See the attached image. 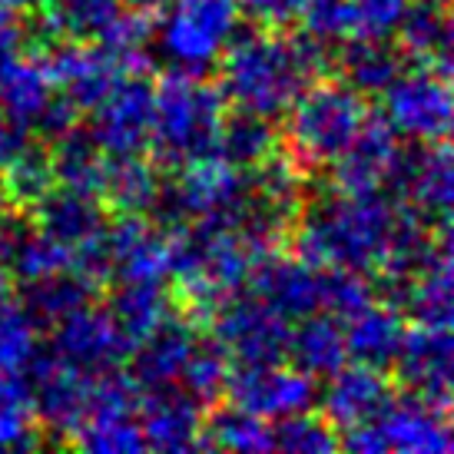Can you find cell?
I'll use <instances>...</instances> for the list:
<instances>
[{
    "instance_id": "6da1fadb",
    "label": "cell",
    "mask_w": 454,
    "mask_h": 454,
    "mask_svg": "<svg viewBox=\"0 0 454 454\" xmlns=\"http://www.w3.org/2000/svg\"><path fill=\"white\" fill-rule=\"evenodd\" d=\"M332 47L302 30L236 27L219 57V90L226 106L278 120L316 76L332 70Z\"/></svg>"
},
{
    "instance_id": "7a4b0ae2",
    "label": "cell",
    "mask_w": 454,
    "mask_h": 454,
    "mask_svg": "<svg viewBox=\"0 0 454 454\" xmlns=\"http://www.w3.org/2000/svg\"><path fill=\"white\" fill-rule=\"evenodd\" d=\"M398 202L375 192H322L305 196L289 246L316 269H355L375 272L385 259Z\"/></svg>"
},
{
    "instance_id": "3957f363",
    "label": "cell",
    "mask_w": 454,
    "mask_h": 454,
    "mask_svg": "<svg viewBox=\"0 0 454 454\" xmlns=\"http://www.w3.org/2000/svg\"><path fill=\"white\" fill-rule=\"evenodd\" d=\"M226 116V97L206 74L166 70L153 83L150 160L166 173L215 156L219 127Z\"/></svg>"
},
{
    "instance_id": "277c9868",
    "label": "cell",
    "mask_w": 454,
    "mask_h": 454,
    "mask_svg": "<svg viewBox=\"0 0 454 454\" xmlns=\"http://www.w3.org/2000/svg\"><path fill=\"white\" fill-rule=\"evenodd\" d=\"M286 123L278 133V150L292 166L312 179L339 160V153L352 143L362 120L368 116V97L352 90L345 80L316 76L286 110Z\"/></svg>"
},
{
    "instance_id": "5b68a950",
    "label": "cell",
    "mask_w": 454,
    "mask_h": 454,
    "mask_svg": "<svg viewBox=\"0 0 454 454\" xmlns=\"http://www.w3.org/2000/svg\"><path fill=\"white\" fill-rule=\"evenodd\" d=\"M239 17V0H179L160 30L166 60L173 70L206 74L219 64Z\"/></svg>"
},
{
    "instance_id": "8992f818",
    "label": "cell",
    "mask_w": 454,
    "mask_h": 454,
    "mask_svg": "<svg viewBox=\"0 0 454 454\" xmlns=\"http://www.w3.org/2000/svg\"><path fill=\"white\" fill-rule=\"evenodd\" d=\"M24 385L30 395V408L37 418L40 431L51 434V442L70 444L76 425L87 415L90 375L80 368L67 365L53 348L40 345L34 358L24 368Z\"/></svg>"
},
{
    "instance_id": "52a82bcc",
    "label": "cell",
    "mask_w": 454,
    "mask_h": 454,
    "mask_svg": "<svg viewBox=\"0 0 454 454\" xmlns=\"http://www.w3.org/2000/svg\"><path fill=\"white\" fill-rule=\"evenodd\" d=\"M385 120L395 133L418 143L448 139L451 133V76L428 64H411L388 83Z\"/></svg>"
},
{
    "instance_id": "ba28073f",
    "label": "cell",
    "mask_w": 454,
    "mask_h": 454,
    "mask_svg": "<svg viewBox=\"0 0 454 454\" xmlns=\"http://www.w3.org/2000/svg\"><path fill=\"white\" fill-rule=\"evenodd\" d=\"M206 325L213 328V339L236 365L286 362L292 335L289 318L278 316L255 295H232L215 309Z\"/></svg>"
},
{
    "instance_id": "9c48e42d",
    "label": "cell",
    "mask_w": 454,
    "mask_h": 454,
    "mask_svg": "<svg viewBox=\"0 0 454 454\" xmlns=\"http://www.w3.org/2000/svg\"><path fill=\"white\" fill-rule=\"evenodd\" d=\"M391 368H395V381L402 385L404 395H411V398L425 402L428 408L451 418V328H408Z\"/></svg>"
},
{
    "instance_id": "30bf717a",
    "label": "cell",
    "mask_w": 454,
    "mask_h": 454,
    "mask_svg": "<svg viewBox=\"0 0 454 454\" xmlns=\"http://www.w3.org/2000/svg\"><path fill=\"white\" fill-rule=\"evenodd\" d=\"M316 379L302 368H286L282 362L262 365H236L229 368L226 398L246 411L276 421L286 415H299L316 404Z\"/></svg>"
},
{
    "instance_id": "8fae6325",
    "label": "cell",
    "mask_w": 454,
    "mask_h": 454,
    "mask_svg": "<svg viewBox=\"0 0 454 454\" xmlns=\"http://www.w3.org/2000/svg\"><path fill=\"white\" fill-rule=\"evenodd\" d=\"M43 67L53 76V87L74 103L80 114H90L97 103L116 87V80L123 74V67L116 64V57L97 40H53L43 47Z\"/></svg>"
},
{
    "instance_id": "7c38bea8",
    "label": "cell",
    "mask_w": 454,
    "mask_h": 454,
    "mask_svg": "<svg viewBox=\"0 0 454 454\" xmlns=\"http://www.w3.org/2000/svg\"><path fill=\"white\" fill-rule=\"evenodd\" d=\"M90 133L103 153H143L153 129V83L146 74H127L93 110Z\"/></svg>"
},
{
    "instance_id": "4fadbf2b",
    "label": "cell",
    "mask_w": 454,
    "mask_h": 454,
    "mask_svg": "<svg viewBox=\"0 0 454 454\" xmlns=\"http://www.w3.org/2000/svg\"><path fill=\"white\" fill-rule=\"evenodd\" d=\"M51 348L64 358L67 365L80 368L87 375L116 368L129 355V345L123 341L120 328L114 325L110 312L93 302L70 312L53 325Z\"/></svg>"
},
{
    "instance_id": "5bb4252c",
    "label": "cell",
    "mask_w": 454,
    "mask_h": 454,
    "mask_svg": "<svg viewBox=\"0 0 454 454\" xmlns=\"http://www.w3.org/2000/svg\"><path fill=\"white\" fill-rule=\"evenodd\" d=\"M368 425L379 434L381 454H448L454 448L451 418L411 395H391L388 404Z\"/></svg>"
},
{
    "instance_id": "9a60e30c",
    "label": "cell",
    "mask_w": 454,
    "mask_h": 454,
    "mask_svg": "<svg viewBox=\"0 0 454 454\" xmlns=\"http://www.w3.org/2000/svg\"><path fill=\"white\" fill-rule=\"evenodd\" d=\"M398 133L385 114L368 110L352 143L339 153V160L328 166L332 169V186L339 192H375L388 176V166L398 153Z\"/></svg>"
},
{
    "instance_id": "2e32d148",
    "label": "cell",
    "mask_w": 454,
    "mask_h": 454,
    "mask_svg": "<svg viewBox=\"0 0 454 454\" xmlns=\"http://www.w3.org/2000/svg\"><path fill=\"white\" fill-rule=\"evenodd\" d=\"M106 246L114 255V282H163L169 276V232L146 215L123 213L106 223Z\"/></svg>"
},
{
    "instance_id": "e0dca14e",
    "label": "cell",
    "mask_w": 454,
    "mask_h": 454,
    "mask_svg": "<svg viewBox=\"0 0 454 454\" xmlns=\"http://www.w3.org/2000/svg\"><path fill=\"white\" fill-rule=\"evenodd\" d=\"M202 415L179 385H160L139 395V428L146 438V451H192L202 448Z\"/></svg>"
},
{
    "instance_id": "ac0fdd59",
    "label": "cell",
    "mask_w": 454,
    "mask_h": 454,
    "mask_svg": "<svg viewBox=\"0 0 454 454\" xmlns=\"http://www.w3.org/2000/svg\"><path fill=\"white\" fill-rule=\"evenodd\" d=\"M249 289L255 299H262L269 309H276L289 322L318 312V269L295 253L289 255L286 249L255 259Z\"/></svg>"
},
{
    "instance_id": "d6986e66",
    "label": "cell",
    "mask_w": 454,
    "mask_h": 454,
    "mask_svg": "<svg viewBox=\"0 0 454 454\" xmlns=\"http://www.w3.org/2000/svg\"><path fill=\"white\" fill-rule=\"evenodd\" d=\"M196 341H200V325L173 309V312L127 355L129 379L137 381L139 391L160 388V385H176L179 372H183L186 358H190L192 348H196Z\"/></svg>"
},
{
    "instance_id": "ffe728a7",
    "label": "cell",
    "mask_w": 454,
    "mask_h": 454,
    "mask_svg": "<svg viewBox=\"0 0 454 454\" xmlns=\"http://www.w3.org/2000/svg\"><path fill=\"white\" fill-rule=\"evenodd\" d=\"M395 395L391 381L381 368L362 365V362H345V365L328 375V388L322 395V415L332 421V428L348 431L355 425H365L379 415Z\"/></svg>"
},
{
    "instance_id": "44dd1931",
    "label": "cell",
    "mask_w": 454,
    "mask_h": 454,
    "mask_svg": "<svg viewBox=\"0 0 454 454\" xmlns=\"http://www.w3.org/2000/svg\"><path fill=\"white\" fill-rule=\"evenodd\" d=\"M106 213L110 209L97 196L67 190V186H53L51 192H43L30 206V215H34L40 232L47 239L60 242L70 253H74L76 246L90 242L93 236H100L103 229H106V223H110Z\"/></svg>"
},
{
    "instance_id": "7402d4cb",
    "label": "cell",
    "mask_w": 454,
    "mask_h": 454,
    "mask_svg": "<svg viewBox=\"0 0 454 454\" xmlns=\"http://www.w3.org/2000/svg\"><path fill=\"white\" fill-rule=\"evenodd\" d=\"M404 67H408V57L398 43H391V37L355 34L341 40L332 53V70H339V80H345L362 97H381Z\"/></svg>"
},
{
    "instance_id": "603a6c76",
    "label": "cell",
    "mask_w": 454,
    "mask_h": 454,
    "mask_svg": "<svg viewBox=\"0 0 454 454\" xmlns=\"http://www.w3.org/2000/svg\"><path fill=\"white\" fill-rule=\"evenodd\" d=\"M395 43L402 47L408 64H428L451 76V17L448 4L415 0L395 24Z\"/></svg>"
},
{
    "instance_id": "cb8c5ba5",
    "label": "cell",
    "mask_w": 454,
    "mask_h": 454,
    "mask_svg": "<svg viewBox=\"0 0 454 454\" xmlns=\"http://www.w3.org/2000/svg\"><path fill=\"white\" fill-rule=\"evenodd\" d=\"M57 97L53 76L40 60V53L30 57H13L11 64L0 67V114L11 120L13 127H20L30 137L37 127L40 114L47 110V103Z\"/></svg>"
},
{
    "instance_id": "d4e9b609",
    "label": "cell",
    "mask_w": 454,
    "mask_h": 454,
    "mask_svg": "<svg viewBox=\"0 0 454 454\" xmlns=\"http://www.w3.org/2000/svg\"><path fill=\"white\" fill-rule=\"evenodd\" d=\"M160 183H163V169L153 160H146L143 153H106L100 179V202L116 215H146V209L156 200Z\"/></svg>"
},
{
    "instance_id": "484cf974",
    "label": "cell",
    "mask_w": 454,
    "mask_h": 454,
    "mask_svg": "<svg viewBox=\"0 0 454 454\" xmlns=\"http://www.w3.org/2000/svg\"><path fill=\"white\" fill-rule=\"evenodd\" d=\"M408 325H404V312L391 309L385 302H372L352 318H345V348L352 362L372 368H391L395 355L402 348V339Z\"/></svg>"
},
{
    "instance_id": "4316f807",
    "label": "cell",
    "mask_w": 454,
    "mask_h": 454,
    "mask_svg": "<svg viewBox=\"0 0 454 454\" xmlns=\"http://www.w3.org/2000/svg\"><path fill=\"white\" fill-rule=\"evenodd\" d=\"M451 232L438 236L431 255L425 265L418 269L415 282H411V295L404 312L415 318L418 325L428 328H451V299H454V282H451Z\"/></svg>"
},
{
    "instance_id": "83f0119b",
    "label": "cell",
    "mask_w": 454,
    "mask_h": 454,
    "mask_svg": "<svg viewBox=\"0 0 454 454\" xmlns=\"http://www.w3.org/2000/svg\"><path fill=\"white\" fill-rule=\"evenodd\" d=\"M103 309L110 312L114 325L133 352L173 312V295L163 289V282H114Z\"/></svg>"
},
{
    "instance_id": "f1b7e54d",
    "label": "cell",
    "mask_w": 454,
    "mask_h": 454,
    "mask_svg": "<svg viewBox=\"0 0 454 454\" xmlns=\"http://www.w3.org/2000/svg\"><path fill=\"white\" fill-rule=\"evenodd\" d=\"M292 365L302 368L312 379H328L335 375L345 362H348V348H345V328L339 325L335 316H305L299 318V328H292L289 352Z\"/></svg>"
},
{
    "instance_id": "f546056e",
    "label": "cell",
    "mask_w": 454,
    "mask_h": 454,
    "mask_svg": "<svg viewBox=\"0 0 454 454\" xmlns=\"http://www.w3.org/2000/svg\"><path fill=\"white\" fill-rule=\"evenodd\" d=\"M97 295H100V292L93 289L87 278H80L76 272L64 269V272H53V276L24 282L17 305H20L40 328H53L60 318H67L70 312L93 302Z\"/></svg>"
},
{
    "instance_id": "4dcf8cb0",
    "label": "cell",
    "mask_w": 454,
    "mask_h": 454,
    "mask_svg": "<svg viewBox=\"0 0 454 454\" xmlns=\"http://www.w3.org/2000/svg\"><path fill=\"white\" fill-rule=\"evenodd\" d=\"M53 163V179L57 186L67 190L87 192L100 200V179H103V160L106 153L100 150V143L93 139L90 127H70L64 137H57L53 143H47Z\"/></svg>"
},
{
    "instance_id": "1f68e13d",
    "label": "cell",
    "mask_w": 454,
    "mask_h": 454,
    "mask_svg": "<svg viewBox=\"0 0 454 454\" xmlns=\"http://www.w3.org/2000/svg\"><path fill=\"white\" fill-rule=\"evenodd\" d=\"M202 448L223 451H276L272 448V421L246 411L239 404H213L202 415Z\"/></svg>"
},
{
    "instance_id": "d6a6232c",
    "label": "cell",
    "mask_w": 454,
    "mask_h": 454,
    "mask_svg": "<svg viewBox=\"0 0 454 454\" xmlns=\"http://www.w3.org/2000/svg\"><path fill=\"white\" fill-rule=\"evenodd\" d=\"M278 150V129L272 127V120L246 110H232L223 116L219 127V143H215V156L226 160L236 169H253Z\"/></svg>"
},
{
    "instance_id": "836d02e7",
    "label": "cell",
    "mask_w": 454,
    "mask_h": 454,
    "mask_svg": "<svg viewBox=\"0 0 454 454\" xmlns=\"http://www.w3.org/2000/svg\"><path fill=\"white\" fill-rule=\"evenodd\" d=\"M53 186H57V179H53L51 150L40 139H27L11 156V163L0 169V200L24 206V209H30Z\"/></svg>"
},
{
    "instance_id": "e575fe53",
    "label": "cell",
    "mask_w": 454,
    "mask_h": 454,
    "mask_svg": "<svg viewBox=\"0 0 454 454\" xmlns=\"http://www.w3.org/2000/svg\"><path fill=\"white\" fill-rule=\"evenodd\" d=\"M67 448H80V451L93 454L146 451V438L139 428V411L137 415H83Z\"/></svg>"
},
{
    "instance_id": "d590c367",
    "label": "cell",
    "mask_w": 454,
    "mask_h": 454,
    "mask_svg": "<svg viewBox=\"0 0 454 454\" xmlns=\"http://www.w3.org/2000/svg\"><path fill=\"white\" fill-rule=\"evenodd\" d=\"M229 355L223 352V345L219 341H196V348L192 355L186 358V365L179 372L176 385L186 395H190L192 402L202 404V408H213L226 398V379H229Z\"/></svg>"
},
{
    "instance_id": "8d00e7d4",
    "label": "cell",
    "mask_w": 454,
    "mask_h": 454,
    "mask_svg": "<svg viewBox=\"0 0 454 454\" xmlns=\"http://www.w3.org/2000/svg\"><path fill=\"white\" fill-rule=\"evenodd\" d=\"M37 444H43V438L24 379L0 375V451H27Z\"/></svg>"
},
{
    "instance_id": "74e56055",
    "label": "cell",
    "mask_w": 454,
    "mask_h": 454,
    "mask_svg": "<svg viewBox=\"0 0 454 454\" xmlns=\"http://www.w3.org/2000/svg\"><path fill=\"white\" fill-rule=\"evenodd\" d=\"M372 302H375V286L365 272L335 269V265L318 269V309L325 316H335L345 322Z\"/></svg>"
},
{
    "instance_id": "f35d334b",
    "label": "cell",
    "mask_w": 454,
    "mask_h": 454,
    "mask_svg": "<svg viewBox=\"0 0 454 454\" xmlns=\"http://www.w3.org/2000/svg\"><path fill=\"white\" fill-rule=\"evenodd\" d=\"M272 448L289 454H332L339 451V431L325 415L299 411V415L276 418L272 425Z\"/></svg>"
},
{
    "instance_id": "ab89813d",
    "label": "cell",
    "mask_w": 454,
    "mask_h": 454,
    "mask_svg": "<svg viewBox=\"0 0 454 454\" xmlns=\"http://www.w3.org/2000/svg\"><path fill=\"white\" fill-rule=\"evenodd\" d=\"M40 348V325L20 305L0 316V375H24L27 362Z\"/></svg>"
},
{
    "instance_id": "60d3db41",
    "label": "cell",
    "mask_w": 454,
    "mask_h": 454,
    "mask_svg": "<svg viewBox=\"0 0 454 454\" xmlns=\"http://www.w3.org/2000/svg\"><path fill=\"white\" fill-rule=\"evenodd\" d=\"M299 24H302V34L335 51L341 40L355 37L352 0H305Z\"/></svg>"
},
{
    "instance_id": "b9f144b4",
    "label": "cell",
    "mask_w": 454,
    "mask_h": 454,
    "mask_svg": "<svg viewBox=\"0 0 454 454\" xmlns=\"http://www.w3.org/2000/svg\"><path fill=\"white\" fill-rule=\"evenodd\" d=\"M408 0H352L355 34L362 37H391Z\"/></svg>"
},
{
    "instance_id": "7bdbcfd3",
    "label": "cell",
    "mask_w": 454,
    "mask_h": 454,
    "mask_svg": "<svg viewBox=\"0 0 454 454\" xmlns=\"http://www.w3.org/2000/svg\"><path fill=\"white\" fill-rule=\"evenodd\" d=\"M27 47H30V27H27L24 13L0 4V67L20 57Z\"/></svg>"
},
{
    "instance_id": "ee69618b",
    "label": "cell",
    "mask_w": 454,
    "mask_h": 454,
    "mask_svg": "<svg viewBox=\"0 0 454 454\" xmlns=\"http://www.w3.org/2000/svg\"><path fill=\"white\" fill-rule=\"evenodd\" d=\"M27 143V133L20 127H13L7 116L0 114V169L11 163V156Z\"/></svg>"
},
{
    "instance_id": "f6af8a7d",
    "label": "cell",
    "mask_w": 454,
    "mask_h": 454,
    "mask_svg": "<svg viewBox=\"0 0 454 454\" xmlns=\"http://www.w3.org/2000/svg\"><path fill=\"white\" fill-rule=\"evenodd\" d=\"M17 305V289H13V276L7 269H0V316Z\"/></svg>"
},
{
    "instance_id": "bcb514c9",
    "label": "cell",
    "mask_w": 454,
    "mask_h": 454,
    "mask_svg": "<svg viewBox=\"0 0 454 454\" xmlns=\"http://www.w3.org/2000/svg\"><path fill=\"white\" fill-rule=\"evenodd\" d=\"M129 11H146V13H160L169 4V0H120Z\"/></svg>"
},
{
    "instance_id": "7dc6e473",
    "label": "cell",
    "mask_w": 454,
    "mask_h": 454,
    "mask_svg": "<svg viewBox=\"0 0 454 454\" xmlns=\"http://www.w3.org/2000/svg\"><path fill=\"white\" fill-rule=\"evenodd\" d=\"M0 4H7V7H13V11H43L47 4H53V0H0Z\"/></svg>"
},
{
    "instance_id": "c3c4849f",
    "label": "cell",
    "mask_w": 454,
    "mask_h": 454,
    "mask_svg": "<svg viewBox=\"0 0 454 454\" xmlns=\"http://www.w3.org/2000/svg\"><path fill=\"white\" fill-rule=\"evenodd\" d=\"M438 4H448V0H438Z\"/></svg>"
}]
</instances>
